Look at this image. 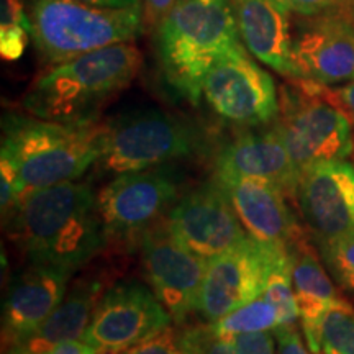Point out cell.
Segmentation results:
<instances>
[{
    "mask_svg": "<svg viewBox=\"0 0 354 354\" xmlns=\"http://www.w3.org/2000/svg\"><path fill=\"white\" fill-rule=\"evenodd\" d=\"M8 232L28 261L77 271L107 246L97 194L68 180L30 190L8 218Z\"/></svg>",
    "mask_w": 354,
    "mask_h": 354,
    "instance_id": "obj_1",
    "label": "cell"
},
{
    "mask_svg": "<svg viewBox=\"0 0 354 354\" xmlns=\"http://www.w3.org/2000/svg\"><path fill=\"white\" fill-rule=\"evenodd\" d=\"M243 44L230 0H176L156 28V53L165 81L198 105L212 66Z\"/></svg>",
    "mask_w": 354,
    "mask_h": 354,
    "instance_id": "obj_2",
    "label": "cell"
},
{
    "mask_svg": "<svg viewBox=\"0 0 354 354\" xmlns=\"http://www.w3.org/2000/svg\"><path fill=\"white\" fill-rule=\"evenodd\" d=\"M141 53L120 43L53 64L35 79L21 105L35 117L53 122L97 120V112L136 77Z\"/></svg>",
    "mask_w": 354,
    "mask_h": 354,
    "instance_id": "obj_3",
    "label": "cell"
},
{
    "mask_svg": "<svg viewBox=\"0 0 354 354\" xmlns=\"http://www.w3.org/2000/svg\"><path fill=\"white\" fill-rule=\"evenodd\" d=\"M107 123L53 122L26 115H7L2 149L25 189L37 190L76 180L95 166L104 151Z\"/></svg>",
    "mask_w": 354,
    "mask_h": 354,
    "instance_id": "obj_4",
    "label": "cell"
},
{
    "mask_svg": "<svg viewBox=\"0 0 354 354\" xmlns=\"http://www.w3.org/2000/svg\"><path fill=\"white\" fill-rule=\"evenodd\" d=\"M30 35L48 64L120 43L143 33L145 12L130 8L92 7L77 0H30Z\"/></svg>",
    "mask_w": 354,
    "mask_h": 354,
    "instance_id": "obj_5",
    "label": "cell"
},
{
    "mask_svg": "<svg viewBox=\"0 0 354 354\" xmlns=\"http://www.w3.org/2000/svg\"><path fill=\"white\" fill-rule=\"evenodd\" d=\"M274 125L300 172L344 161L354 151L351 118L325 95L322 84L307 79H289L281 88Z\"/></svg>",
    "mask_w": 354,
    "mask_h": 354,
    "instance_id": "obj_6",
    "label": "cell"
},
{
    "mask_svg": "<svg viewBox=\"0 0 354 354\" xmlns=\"http://www.w3.org/2000/svg\"><path fill=\"white\" fill-rule=\"evenodd\" d=\"M202 148V136L179 117L158 109L135 110L107 122L104 151L95 162L100 176L145 171Z\"/></svg>",
    "mask_w": 354,
    "mask_h": 354,
    "instance_id": "obj_7",
    "label": "cell"
},
{
    "mask_svg": "<svg viewBox=\"0 0 354 354\" xmlns=\"http://www.w3.org/2000/svg\"><path fill=\"white\" fill-rule=\"evenodd\" d=\"M245 44L225 55L203 79L202 99L216 117L240 128L272 125L279 117L276 82Z\"/></svg>",
    "mask_w": 354,
    "mask_h": 354,
    "instance_id": "obj_8",
    "label": "cell"
},
{
    "mask_svg": "<svg viewBox=\"0 0 354 354\" xmlns=\"http://www.w3.org/2000/svg\"><path fill=\"white\" fill-rule=\"evenodd\" d=\"M179 177L169 167H151L115 176L97 194L107 238L138 240L167 215L179 198Z\"/></svg>",
    "mask_w": 354,
    "mask_h": 354,
    "instance_id": "obj_9",
    "label": "cell"
},
{
    "mask_svg": "<svg viewBox=\"0 0 354 354\" xmlns=\"http://www.w3.org/2000/svg\"><path fill=\"white\" fill-rule=\"evenodd\" d=\"M171 322L151 289L136 281L118 282L102 295L81 339L97 354H120L166 330Z\"/></svg>",
    "mask_w": 354,
    "mask_h": 354,
    "instance_id": "obj_10",
    "label": "cell"
},
{
    "mask_svg": "<svg viewBox=\"0 0 354 354\" xmlns=\"http://www.w3.org/2000/svg\"><path fill=\"white\" fill-rule=\"evenodd\" d=\"M143 269L151 290L177 325L197 312L209 261L198 258L176 238L162 218L138 238Z\"/></svg>",
    "mask_w": 354,
    "mask_h": 354,
    "instance_id": "obj_11",
    "label": "cell"
},
{
    "mask_svg": "<svg viewBox=\"0 0 354 354\" xmlns=\"http://www.w3.org/2000/svg\"><path fill=\"white\" fill-rule=\"evenodd\" d=\"M284 251L248 236L238 246L210 259L198 299V315L207 323H215L258 299L274 261Z\"/></svg>",
    "mask_w": 354,
    "mask_h": 354,
    "instance_id": "obj_12",
    "label": "cell"
},
{
    "mask_svg": "<svg viewBox=\"0 0 354 354\" xmlns=\"http://www.w3.org/2000/svg\"><path fill=\"white\" fill-rule=\"evenodd\" d=\"M176 238L198 258L210 261L248 238L223 187L215 179L187 190L167 212Z\"/></svg>",
    "mask_w": 354,
    "mask_h": 354,
    "instance_id": "obj_13",
    "label": "cell"
},
{
    "mask_svg": "<svg viewBox=\"0 0 354 354\" xmlns=\"http://www.w3.org/2000/svg\"><path fill=\"white\" fill-rule=\"evenodd\" d=\"M295 77L336 86L354 79V25L349 8L305 17L292 32Z\"/></svg>",
    "mask_w": 354,
    "mask_h": 354,
    "instance_id": "obj_14",
    "label": "cell"
},
{
    "mask_svg": "<svg viewBox=\"0 0 354 354\" xmlns=\"http://www.w3.org/2000/svg\"><path fill=\"white\" fill-rule=\"evenodd\" d=\"M297 202L317 246L354 232V166L328 161L304 171Z\"/></svg>",
    "mask_w": 354,
    "mask_h": 354,
    "instance_id": "obj_15",
    "label": "cell"
},
{
    "mask_svg": "<svg viewBox=\"0 0 354 354\" xmlns=\"http://www.w3.org/2000/svg\"><path fill=\"white\" fill-rule=\"evenodd\" d=\"M74 271L33 263L12 277L2 308L3 353L33 335L63 302Z\"/></svg>",
    "mask_w": 354,
    "mask_h": 354,
    "instance_id": "obj_16",
    "label": "cell"
},
{
    "mask_svg": "<svg viewBox=\"0 0 354 354\" xmlns=\"http://www.w3.org/2000/svg\"><path fill=\"white\" fill-rule=\"evenodd\" d=\"M214 179L227 192L248 236L287 251L304 238L287 196L276 184L256 177L214 176Z\"/></svg>",
    "mask_w": 354,
    "mask_h": 354,
    "instance_id": "obj_17",
    "label": "cell"
},
{
    "mask_svg": "<svg viewBox=\"0 0 354 354\" xmlns=\"http://www.w3.org/2000/svg\"><path fill=\"white\" fill-rule=\"evenodd\" d=\"M215 176L256 177L276 184L287 198H297L302 172L292 161L276 125L248 128L215 154Z\"/></svg>",
    "mask_w": 354,
    "mask_h": 354,
    "instance_id": "obj_18",
    "label": "cell"
},
{
    "mask_svg": "<svg viewBox=\"0 0 354 354\" xmlns=\"http://www.w3.org/2000/svg\"><path fill=\"white\" fill-rule=\"evenodd\" d=\"M246 50L281 76L295 77L290 10L279 0H230Z\"/></svg>",
    "mask_w": 354,
    "mask_h": 354,
    "instance_id": "obj_19",
    "label": "cell"
},
{
    "mask_svg": "<svg viewBox=\"0 0 354 354\" xmlns=\"http://www.w3.org/2000/svg\"><path fill=\"white\" fill-rule=\"evenodd\" d=\"M292 282H294L295 304L299 308L300 325H302L308 349L322 354V323L331 307L339 300L338 290L331 281L330 272L318 261V256L305 238L290 248Z\"/></svg>",
    "mask_w": 354,
    "mask_h": 354,
    "instance_id": "obj_20",
    "label": "cell"
},
{
    "mask_svg": "<svg viewBox=\"0 0 354 354\" xmlns=\"http://www.w3.org/2000/svg\"><path fill=\"white\" fill-rule=\"evenodd\" d=\"M105 282L100 274L79 279L48 320L3 354H46L57 344L81 339L97 304L105 294Z\"/></svg>",
    "mask_w": 354,
    "mask_h": 354,
    "instance_id": "obj_21",
    "label": "cell"
},
{
    "mask_svg": "<svg viewBox=\"0 0 354 354\" xmlns=\"http://www.w3.org/2000/svg\"><path fill=\"white\" fill-rule=\"evenodd\" d=\"M221 338L238 335V333H253V331H271L279 326V313L271 302H268L263 295L251 300L250 304L233 310L228 315L220 318L218 322L209 323Z\"/></svg>",
    "mask_w": 354,
    "mask_h": 354,
    "instance_id": "obj_22",
    "label": "cell"
},
{
    "mask_svg": "<svg viewBox=\"0 0 354 354\" xmlns=\"http://www.w3.org/2000/svg\"><path fill=\"white\" fill-rule=\"evenodd\" d=\"M261 295L276 307L279 313V326L297 325L300 317L297 304H295L294 282H292V259L289 251L281 253L274 261Z\"/></svg>",
    "mask_w": 354,
    "mask_h": 354,
    "instance_id": "obj_23",
    "label": "cell"
},
{
    "mask_svg": "<svg viewBox=\"0 0 354 354\" xmlns=\"http://www.w3.org/2000/svg\"><path fill=\"white\" fill-rule=\"evenodd\" d=\"M0 13V55L3 59L15 61L28 44L30 20L24 10V0H2Z\"/></svg>",
    "mask_w": 354,
    "mask_h": 354,
    "instance_id": "obj_24",
    "label": "cell"
},
{
    "mask_svg": "<svg viewBox=\"0 0 354 354\" xmlns=\"http://www.w3.org/2000/svg\"><path fill=\"white\" fill-rule=\"evenodd\" d=\"M320 338L325 354H354V308L344 299L323 318Z\"/></svg>",
    "mask_w": 354,
    "mask_h": 354,
    "instance_id": "obj_25",
    "label": "cell"
},
{
    "mask_svg": "<svg viewBox=\"0 0 354 354\" xmlns=\"http://www.w3.org/2000/svg\"><path fill=\"white\" fill-rule=\"evenodd\" d=\"M318 251L331 279L344 292L354 295V232L318 246Z\"/></svg>",
    "mask_w": 354,
    "mask_h": 354,
    "instance_id": "obj_26",
    "label": "cell"
},
{
    "mask_svg": "<svg viewBox=\"0 0 354 354\" xmlns=\"http://www.w3.org/2000/svg\"><path fill=\"white\" fill-rule=\"evenodd\" d=\"M184 346L190 354H236L227 338H221L210 325H194L180 330Z\"/></svg>",
    "mask_w": 354,
    "mask_h": 354,
    "instance_id": "obj_27",
    "label": "cell"
},
{
    "mask_svg": "<svg viewBox=\"0 0 354 354\" xmlns=\"http://www.w3.org/2000/svg\"><path fill=\"white\" fill-rule=\"evenodd\" d=\"M120 354H190L180 338V330L167 326L158 335L145 339L135 346L125 349Z\"/></svg>",
    "mask_w": 354,
    "mask_h": 354,
    "instance_id": "obj_28",
    "label": "cell"
},
{
    "mask_svg": "<svg viewBox=\"0 0 354 354\" xmlns=\"http://www.w3.org/2000/svg\"><path fill=\"white\" fill-rule=\"evenodd\" d=\"M28 190L25 189L24 183L17 174V171L7 162L0 159V205H2V215L10 218L17 207L20 205Z\"/></svg>",
    "mask_w": 354,
    "mask_h": 354,
    "instance_id": "obj_29",
    "label": "cell"
},
{
    "mask_svg": "<svg viewBox=\"0 0 354 354\" xmlns=\"http://www.w3.org/2000/svg\"><path fill=\"white\" fill-rule=\"evenodd\" d=\"M236 354H276L277 339L274 331H253L227 336Z\"/></svg>",
    "mask_w": 354,
    "mask_h": 354,
    "instance_id": "obj_30",
    "label": "cell"
},
{
    "mask_svg": "<svg viewBox=\"0 0 354 354\" xmlns=\"http://www.w3.org/2000/svg\"><path fill=\"white\" fill-rule=\"evenodd\" d=\"M290 12L302 17H315L322 13L343 10L348 7L349 0H279Z\"/></svg>",
    "mask_w": 354,
    "mask_h": 354,
    "instance_id": "obj_31",
    "label": "cell"
},
{
    "mask_svg": "<svg viewBox=\"0 0 354 354\" xmlns=\"http://www.w3.org/2000/svg\"><path fill=\"white\" fill-rule=\"evenodd\" d=\"M277 339V354H315L308 351L295 326H277L272 330Z\"/></svg>",
    "mask_w": 354,
    "mask_h": 354,
    "instance_id": "obj_32",
    "label": "cell"
},
{
    "mask_svg": "<svg viewBox=\"0 0 354 354\" xmlns=\"http://www.w3.org/2000/svg\"><path fill=\"white\" fill-rule=\"evenodd\" d=\"M325 95L333 102L336 107H339L344 113L354 122V79L349 82H344L343 86L333 87V86H323Z\"/></svg>",
    "mask_w": 354,
    "mask_h": 354,
    "instance_id": "obj_33",
    "label": "cell"
},
{
    "mask_svg": "<svg viewBox=\"0 0 354 354\" xmlns=\"http://www.w3.org/2000/svg\"><path fill=\"white\" fill-rule=\"evenodd\" d=\"M176 0H145V20L146 24L156 30L159 24L166 19V15L174 6Z\"/></svg>",
    "mask_w": 354,
    "mask_h": 354,
    "instance_id": "obj_34",
    "label": "cell"
},
{
    "mask_svg": "<svg viewBox=\"0 0 354 354\" xmlns=\"http://www.w3.org/2000/svg\"><path fill=\"white\" fill-rule=\"evenodd\" d=\"M46 354H97V351L82 339H73V342L57 344L56 348H53Z\"/></svg>",
    "mask_w": 354,
    "mask_h": 354,
    "instance_id": "obj_35",
    "label": "cell"
},
{
    "mask_svg": "<svg viewBox=\"0 0 354 354\" xmlns=\"http://www.w3.org/2000/svg\"><path fill=\"white\" fill-rule=\"evenodd\" d=\"M77 2L102 8H130L141 6V0H77Z\"/></svg>",
    "mask_w": 354,
    "mask_h": 354,
    "instance_id": "obj_36",
    "label": "cell"
},
{
    "mask_svg": "<svg viewBox=\"0 0 354 354\" xmlns=\"http://www.w3.org/2000/svg\"><path fill=\"white\" fill-rule=\"evenodd\" d=\"M349 13H351V20H353V25H354V8H353V10H349Z\"/></svg>",
    "mask_w": 354,
    "mask_h": 354,
    "instance_id": "obj_37",
    "label": "cell"
}]
</instances>
